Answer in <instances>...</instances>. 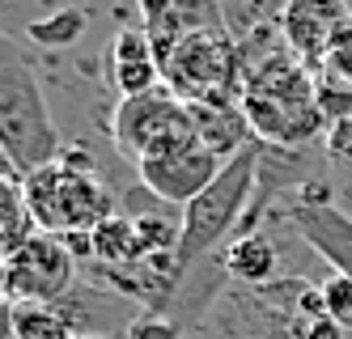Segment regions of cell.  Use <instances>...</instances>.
Returning <instances> with one entry per match:
<instances>
[{"label": "cell", "mask_w": 352, "mask_h": 339, "mask_svg": "<svg viewBox=\"0 0 352 339\" xmlns=\"http://www.w3.org/2000/svg\"><path fill=\"white\" fill-rule=\"evenodd\" d=\"M191 123H195L199 144H204L208 153H217L221 162H234L242 149L255 144V132H250L242 107H204V102H195Z\"/></svg>", "instance_id": "12"}, {"label": "cell", "mask_w": 352, "mask_h": 339, "mask_svg": "<svg viewBox=\"0 0 352 339\" xmlns=\"http://www.w3.org/2000/svg\"><path fill=\"white\" fill-rule=\"evenodd\" d=\"M162 85H170L187 107H242V47L230 30H204L174 43L162 64Z\"/></svg>", "instance_id": "4"}, {"label": "cell", "mask_w": 352, "mask_h": 339, "mask_svg": "<svg viewBox=\"0 0 352 339\" xmlns=\"http://www.w3.org/2000/svg\"><path fill=\"white\" fill-rule=\"evenodd\" d=\"M111 64H157L153 56V34L144 25H128L111 43Z\"/></svg>", "instance_id": "18"}, {"label": "cell", "mask_w": 352, "mask_h": 339, "mask_svg": "<svg viewBox=\"0 0 352 339\" xmlns=\"http://www.w3.org/2000/svg\"><path fill=\"white\" fill-rule=\"evenodd\" d=\"M318 76H327V81H340V85H352V25L331 43V51L322 56Z\"/></svg>", "instance_id": "19"}, {"label": "cell", "mask_w": 352, "mask_h": 339, "mask_svg": "<svg viewBox=\"0 0 352 339\" xmlns=\"http://www.w3.org/2000/svg\"><path fill=\"white\" fill-rule=\"evenodd\" d=\"M60 166L77 170V174H94V170H98V166H94V157H89V149H81V144H68V149L60 153Z\"/></svg>", "instance_id": "25"}, {"label": "cell", "mask_w": 352, "mask_h": 339, "mask_svg": "<svg viewBox=\"0 0 352 339\" xmlns=\"http://www.w3.org/2000/svg\"><path fill=\"white\" fill-rule=\"evenodd\" d=\"M123 339H183V327L170 314H136L128 327H123Z\"/></svg>", "instance_id": "21"}, {"label": "cell", "mask_w": 352, "mask_h": 339, "mask_svg": "<svg viewBox=\"0 0 352 339\" xmlns=\"http://www.w3.org/2000/svg\"><path fill=\"white\" fill-rule=\"evenodd\" d=\"M289 221L306 238V246H314L336 267V276L352 280V217L344 208H336L331 199L327 204H293Z\"/></svg>", "instance_id": "10"}, {"label": "cell", "mask_w": 352, "mask_h": 339, "mask_svg": "<svg viewBox=\"0 0 352 339\" xmlns=\"http://www.w3.org/2000/svg\"><path fill=\"white\" fill-rule=\"evenodd\" d=\"M60 242L68 246V254L77 259V263H81V259H94V233H64Z\"/></svg>", "instance_id": "26"}, {"label": "cell", "mask_w": 352, "mask_h": 339, "mask_svg": "<svg viewBox=\"0 0 352 339\" xmlns=\"http://www.w3.org/2000/svg\"><path fill=\"white\" fill-rule=\"evenodd\" d=\"M140 17L153 43H170V47L204 30H230L221 0H140Z\"/></svg>", "instance_id": "11"}, {"label": "cell", "mask_w": 352, "mask_h": 339, "mask_svg": "<svg viewBox=\"0 0 352 339\" xmlns=\"http://www.w3.org/2000/svg\"><path fill=\"white\" fill-rule=\"evenodd\" d=\"M9 339H77L56 305L9 301Z\"/></svg>", "instance_id": "16"}, {"label": "cell", "mask_w": 352, "mask_h": 339, "mask_svg": "<svg viewBox=\"0 0 352 339\" xmlns=\"http://www.w3.org/2000/svg\"><path fill=\"white\" fill-rule=\"evenodd\" d=\"M136 170H140V187H148L162 204L187 208L191 199H199L221 178L225 162L199 144V136H187V140L174 144V149H166L162 157L140 162Z\"/></svg>", "instance_id": "7"}, {"label": "cell", "mask_w": 352, "mask_h": 339, "mask_svg": "<svg viewBox=\"0 0 352 339\" xmlns=\"http://www.w3.org/2000/svg\"><path fill=\"white\" fill-rule=\"evenodd\" d=\"M187 136H195L191 107L170 85H157V89L136 94V98H123L115 107V115H111V140L132 166H140L148 157H162L166 149H174Z\"/></svg>", "instance_id": "5"}, {"label": "cell", "mask_w": 352, "mask_h": 339, "mask_svg": "<svg viewBox=\"0 0 352 339\" xmlns=\"http://www.w3.org/2000/svg\"><path fill=\"white\" fill-rule=\"evenodd\" d=\"M0 149H5V166H13L21 178L60 162L64 153L43 89L13 39L0 43Z\"/></svg>", "instance_id": "1"}, {"label": "cell", "mask_w": 352, "mask_h": 339, "mask_svg": "<svg viewBox=\"0 0 352 339\" xmlns=\"http://www.w3.org/2000/svg\"><path fill=\"white\" fill-rule=\"evenodd\" d=\"M38 47H68V43H77L85 34V13L81 9H60L52 17H38L30 21V30H26Z\"/></svg>", "instance_id": "17"}, {"label": "cell", "mask_w": 352, "mask_h": 339, "mask_svg": "<svg viewBox=\"0 0 352 339\" xmlns=\"http://www.w3.org/2000/svg\"><path fill=\"white\" fill-rule=\"evenodd\" d=\"M21 195H26L34 225L43 233H56V238H64V233H94L102 221L119 212V199L111 195L102 178L77 174L60 162L21 178Z\"/></svg>", "instance_id": "3"}, {"label": "cell", "mask_w": 352, "mask_h": 339, "mask_svg": "<svg viewBox=\"0 0 352 339\" xmlns=\"http://www.w3.org/2000/svg\"><path fill=\"white\" fill-rule=\"evenodd\" d=\"M327 153L352 162V119H340V123L327 127Z\"/></svg>", "instance_id": "24"}, {"label": "cell", "mask_w": 352, "mask_h": 339, "mask_svg": "<svg viewBox=\"0 0 352 339\" xmlns=\"http://www.w3.org/2000/svg\"><path fill=\"white\" fill-rule=\"evenodd\" d=\"M289 331H293V339H348L344 322H336L331 314H322V318H293Z\"/></svg>", "instance_id": "23"}, {"label": "cell", "mask_w": 352, "mask_h": 339, "mask_svg": "<svg viewBox=\"0 0 352 339\" xmlns=\"http://www.w3.org/2000/svg\"><path fill=\"white\" fill-rule=\"evenodd\" d=\"M34 233H43L26 208V195H21V174L13 166H5V187H0V242H5V254L21 250Z\"/></svg>", "instance_id": "14"}, {"label": "cell", "mask_w": 352, "mask_h": 339, "mask_svg": "<svg viewBox=\"0 0 352 339\" xmlns=\"http://www.w3.org/2000/svg\"><path fill=\"white\" fill-rule=\"evenodd\" d=\"M77 339H102V335H77Z\"/></svg>", "instance_id": "27"}, {"label": "cell", "mask_w": 352, "mask_h": 339, "mask_svg": "<svg viewBox=\"0 0 352 339\" xmlns=\"http://www.w3.org/2000/svg\"><path fill=\"white\" fill-rule=\"evenodd\" d=\"M94 259L98 267H132L144 259L140 250V233H136V221L115 212L111 221H102L94 229Z\"/></svg>", "instance_id": "15"}, {"label": "cell", "mask_w": 352, "mask_h": 339, "mask_svg": "<svg viewBox=\"0 0 352 339\" xmlns=\"http://www.w3.org/2000/svg\"><path fill=\"white\" fill-rule=\"evenodd\" d=\"M221 254H225V272H230L234 280H242V284H250V289H267V284H276L280 254H276L272 238H263V233H238Z\"/></svg>", "instance_id": "13"}, {"label": "cell", "mask_w": 352, "mask_h": 339, "mask_svg": "<svg viewBox=\"0 0 352 339\" xmlns=\"http://www.w3.org/2000/svg\"><path fill=\"white\" fill-rule=\"evenodd\" d=\"M255 187H259V140L250 144V149H242L234 162H225L221 178L199 199H191L183 212H179V221H183L179 267L183 272H191L199 263H208V259H217V246L230 238V233L242 225V217L250 212Z\"/></svg>", "instance_id": "2"}, {"label": "cell", "mask_w": 352, "mask_h": 339, "mask_svg": "<svg viewBox=\"0 0 352 339\" xmlns=\"http://www.w3.org/2000/svg\"><path fill=\"white\" fill-rule=\"evenodd\" d=\"M77 289V259L56 233H34V238L5 254V297L9 301H43L56 305Z\"/></svg>", "instance_id": "6"}, {"label": "cell", "mask_w": 352, "mask_h": 339, "mask_svg": "<svg viewBox=\"0 0 352 339\" xmlns=\"http://www.w3.org/2000/svg\"><path fill=\"white\" fill-rule=\"evenodd\" d=\"M318 289H322V301H327V314L336 322H344V327H352V280L331 276L327 284H318Z\"/></svg>", "instance_id": "22"}, {"label": "cell", "mask_w": 352, "mask_h": 339, "mask_svg": "<svg viewBox=\"0 0 352 339\" xmlns=\"http://www.w3.org/2000/svg\"><path fill=\"white\" fill-rule=\"evenodd\" d=\"M242 115L250 123L259 144H276V149H301L314 136H327V115L318 111V102L306 107H289L276 98H259V94H242Z\"/></svg>", "instance_id": "9"}, {"label": "cell", "mask_w": 352, "mask_h": 339, "mask_svg": "<svg viewBox=\"0 0 352 339\" xmlns=\"http://www.w3.org/2000/svg\"><path fill=\"white\" fill-rule=\"evenodd\" d=\"M318 111L327 115V123H340V119H352V85H340V81H327L318 76Z\"/></svg>", "instance_id": "20"}, {"label": "cell", "mask_w": 352, "mask_h": 339, "mask_svg": "<svg viewBox=\"0 0 352 339\" xmlns=\"http://www.w3.org/2000/svg\"><path fill=\"white\" fill-rule=\"evenodd\" d=\"M348 25H352V13L344 0H285V13H280V34L289 51L314 72Z\"/></svg>", "instance_id": "8"}]
</instances>
